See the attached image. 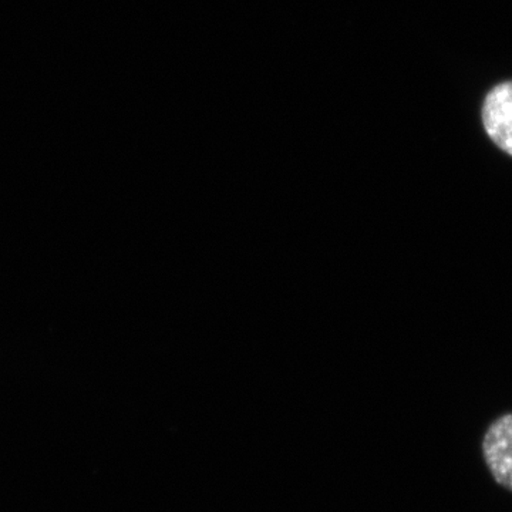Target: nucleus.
Listing matches in <instances>:
<instances>
[{"label":"nucleus","mask_w":512,"mask_h":512,"mask_svg":"<svg viewBox=\"0 0 512 512\" xmlns=\"http://www.w3.org/2000/svg\"><path fill=\"white\" fill-rule=\"evenodd\" d=\"M481 450L495 483L512 493V413H505L490 424Z\"/></svg>","instance_id":"nucleus-1"},{"label":"nucleus","mask_w":512,"mask_h":512,"mask_svg":"<svg viewBox=\"0 0 512 512\" xmlns=\"http://www.w3.org/2000/svg\"><path fill=\"white\" fill-rule=\"evenodd\" d=\"M481 120L495 146L512 157V82L498 84L485 97Z\"/></svg>","instance_id":"nucleus-2"}]
</instances>
